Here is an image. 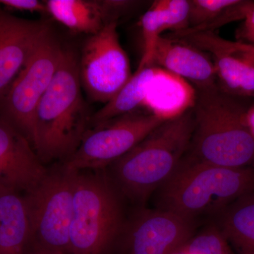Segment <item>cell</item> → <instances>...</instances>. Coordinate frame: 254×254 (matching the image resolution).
<instances>
[{
	"label": "cell",
	"instance_id": "cell-1",
	"mask_svg": "<svg viewBox=\"0 0 254 254\" xmlns=\"http://www.w3.org/2000/svg\"><path fill=\"white\" fill-rule=\"evenodd\" d=\"M195 91L194 127L185 157L225 168L252 167L254 138L247 120L250 107L242 97L225 93L218 85Z\"/></svg>",
	"mask_w": 254,
	"mask_h": 254
},
{
	"label": "cell",
	"instance_id": "cell-2",
	"mask_svg": "<svg viewBox=\"0 0 254 254\" xmlns=\"http://www.w3.org/2000/svg\"><path fill=\"white\" fill-rule=\"evenodd\" d=\"M193 110L164 122L105 169L123 199L142 205L170 178L190 147Z\"/></svg>",
	"mask_w": 254,
	"mask_h": 254
},
{
	"label": "cell",
	"instance_id": "cell-3",
	"mask_svg": "<svg viewBox=\"0 0 254 254\" xmlns=\"http://www.w3.org/2000/svg\"><path fill=\"white\" fill-rule=\"evenodd\" d=\"M79 66L64 50L59 68L38 105L33 148L42 163H63L77 150L91 117L81 91Z\"/></svg>",
	"mask_w": 254,
	"mask_h": 254
},
{
	"label": "cell",
	"instance_id": "cell-4",
	"mask_svg": "<svg viewBox=\"0 0 254 254\" xmlns=\"http://www.w3.org/2000/svg\"><path fill=\"white\" fill-rule=\"evenodd\" d=\"M254 192V168H231L184 157L173 176L156 193V208L195 221L218 216L234 201Z\"/></svg>",
	"mask_w": 254,
	"mask_h": 254
},
{
	"label": "cell",
	"instance_id": "cell-5",
	"mask_svg": "<svg viewBox=\"0 0 254 254\" xmlns=\"http://www.w3.org/2000/svg\"><path fill=\"white\" fill-rule=\"evenodd\" d=\"M124 199L105 170L78 172L70 226V254H108L127 218Z\"/></svg>",
	"mask_w": 254,
	"mask_h": 254
},
{
	"label": "cell",
	"instance_id": "cell-6",
	"mask_svg": "<svg viewBox=\"0 0 254 254\" xmlns=\"http://www.w3.org/2000/svg\"><path fill=\"white\" fill-rule=\"evenodd\" d=\"M78 172L61 163L48 169L46 176L25 193L31 223V244L51 254H70V226Z\"/></svg>",
	"mask_w": 254,
	"mask_h": 254
},
{
	"label": "cell",
	"instance_id": "cell-7",
	"mask_svg": "<svg viewBox=\"0 0 254 254\" xmlns=\"http://www.w3.org/2000/svg\"><path fill=\"white\" fill-rule=\"evenodd\" d=\"M63 52L49 31L0 102V117L33 147L36 109L59 68Z\"/></svg>",
	"mask_w": 254,
	"mask_h": 254
},
{
	"label": "cell",
	"instance_id": "cell-8",
	"mask_svg": "<svg viewBox=\"0 0 254 254\" xmlns=\"http://www.w3.org/2000/svg\"><path fill=\"white\" fill-rule=\"evenodd\" d=\"M164 122L149 113L135 111L93 127L87 130L77 150L61 163L76 172L105 170Z\"/></svg>",
	"mask_w": 254,
	"mask_h": 254
},
{
	"label": "cell",
	"instance_id": "cell-9",
	"mask_svg": "<svg viewBox=\"0 0 254 254\" xmlns=\"http://www.w3.org/2000/svg\"><path fill=\"white\" fill-rule=\"evenodd\" d=\"M117 28L118 22L114 21L90 36L78 64L82 88L90 99L105 104L132 76L129 60L120 44Z\"/></svg>",
	"mask_w": 254,
	"mask_h": 254
},
{
	"label": "cell",
	"instance_id": "cell-10",
	"mask_svg": "<svg viewBox=\"0 0 254 254\" xmlns=\"http://www.w3.org/2000/svg\"><path fill=\"white\" fill-rule=\"evenodd\" d=\"M195 226L177 214L141 206L127 218L120 241L127 254H172L193 236Z\"/></svg>",
	"mask_w": 254,
	"mask_h": 254
},
{
	"label": "cell",
	"instance_id": "cell-11",
	"mask_svg": "<svg viewBox=\"0 0 254 254\" xmlns=\"http://www.w3.org/2000/svg\"><path fill=\"white\" fill-rule=\"evenodd\" d=\"M49 31L46 23L16 17L0 6V102Z\"/></svg>",
	"mask_w": 254,
	"mask_h": 254
},
{
	"label": "cell",
	"instance_id": "cell-12",
	"mask_svg": "<svg viewBox=\"0 0 254 254\" xmlns=\"http://www.w3.org/2000/svg\"><path fill=\"white\" fill-rule=\"evenodd\" d=\"M47 172L27 138L0 117V187L25 194Z\"/></svg>",
	"mask_w": 254,
	"mask_h": 254
},
{
	"label": "cell",
	"instance_id": "cell-13",
	"mask_svg": "<svg viewBox=\"0 0 254 254\" xmlns=\"http://www.w3.org/2000/svg\"><path fill=\"white\" fill-rule=\"evenodd\" d=\"M154 64L186 80L195 90L218 86L213 60L198 48L182 40L160 37L153 55Z\"/></svg>",
	"mask_w": 254,
	"mask_h": 254
},
{
	"label": "cell",
	"instance_id": "cell-14",
	"mask_svg": "<svg viewBox=\"0 0 254 254\" xmlns=\"http://www.w3.org/2000/svg\"><path fill=\"white\" fill-rule=\"evenodd\" d=\"M195 96L194 87L186 80L157 67L141 107L155 118L168 121L191 110Z\"/></svg>",
	"mask_w": 254,
	"mask_h": 254
},
{
	"label": "cell",
	"instance_id": "cell-15",
	"mask_svg": "<svg viewBox=\"0 0 254 254\" xmlns=\"http://www.w3.org/2000/svg\"><path fill=\"white\" fill-rule=\"evenodd\" d=\"M48 14L68 29L90 36L115 19L112 0H48Z\"/></svg>",
	"mask_w": 254,
	"mask_h": 254
},
{
	"label": "cell",
	"instance_id": "cell-16",
	"mask_svg": "<svg viewBox=\"0 0 254 254\" xmlns=\"http://www.w3.org/2000/svg\"><path fill=\"white\" fill-rule=\"evenodd\" d=\"M31 242L24 194L0 187V254H26Z\"/></svg>",
	"mask_w": 254,
	"mask_h": 254
},
{
	"label": "cell",
	"instance_id": "cell-17",
	"mask_svg": "<svg viewBox=\"0 0 254 254\" xmlns=\"http://www.w3.org/2000/svg\"><path fill=\"white\" fill-rule=\"evenodd\" d=\"M217 218L216 226L237 254H254V192L234 201Z\"/></svg>",
	"mask_w": 254,
	"mask_h": 254
},
{
	"label": "cell",
	"instance_id": "cell-18",
	"mask_svg": "<svg viewBox=\"0 0 254 254\" xmlns=\"http://www.w3.org/2000/svg\"><path fill=\"white\" fill-rule=\"evenodd\" d=\"M156 68L157 66H151L136 69L123 88L91 117L90 124L92 126L95 127L113 119L133 113L141 107Z\"/></svg>",
	"mask_w": 254,
	"mask_h": 254
},
{
	"label": "cell",
	"instance_id": "cell-19",
	"mask_svg": "<svg viewBox=\"0 0 254 254\" xmlns=\"http://www.w3.org/2000/svg\"><path fill=\"white\" fill-rule=\"evenodd\" d=\"M240 0H192L190 1V28L180 33L209 31L229 8Z\"/></svg>",
	"mask_w": 254,
	"mask_h": 254
},
{
	"label": "cell",
	"instance_id": "cell-20",
	"mask_svg": "<svg viewBox=\"0 0 254 254\" xmlns=\"http://www.w3.org/2000/svg\"><path fill=\"white\" fill-rule=\"evenodd\" d=\"M143 40V53L137 69L153 66L155 47L161 33L165 31V17L156 1L142 16L141 20Z\"/></svg>",
	"mask_w": 254,
	"mask_h": 254
},
{
	"label": "cell",
	"instance_id": "cell-21",
	"mask_svg": "<svg viewBox=\"0 0 254 254\" xmlns=\"http://www.w3.org/2000/svg\"><path fill=\"white\" fill-rule=\"evenodd\" d=\"M185 248L190 254H232L216 225L207 227L193 235Z\"/></svg>",
	"mask_w": 254,
	"mask_h": 254
},
{
	"label": "cell",
	"instance_id": "cell-22",
	"mask_svg": "<svg viewBox=\"0 0 254 254\" xmlns=\"http://www.w3.org/2000/svg\"><path fill=\"white\" fill-rule=\"evenodd\" d=\"M165 17V31L180 33L190 28V1L157 0Z\"/></svg>",
	"mask_w": 254,
	"mask_h": 254
},
{
	"label": "cell",
	"instance_id": "cell-23",
	"mask_svg": "<svg viewBox=\"0 0 254 254\" xmlns=\"http://www.w3.org/2000/svg\"><path fill=\"white\" fill-rule=\"evenodd\" d=\"M254 95V46L247 50L245 55V66L241 77L239 96Z\"/></svg>",
	"mask_w": 254,
	"mask_h": 254
},
{
	"label": "cell",
	"instance_id": "cell-24",
	"mask_svg": "<svg viewBox=\"0 0 254 254\" xmlns=\"http://www.w3.org/2000/svg\"><path fill=\"white\" fill-rule=\"evenodd\" d=\"M0 6L6 11L48 14L46 1L38 0H0Z\"/></svg>",
	"mask_w": 254,
	"mask_h": 254
},
{
	"label": "cell",
	"instance_id": "cell-25",
	"mask_svg": "<svg viewBox=\"0 0 254 254\" xmlns=\"http://www.w3.org/2000/svg\"><path fill=\"white\" fill-rule=\"evenodd\" d=\"M236 36L239 41L254 46V2L237 30Z\"/></svg>",
	"mask_w": 254,
	"mask_h": 254
},
{
	"label": "cell",
	"instance_id": "cell-26",
	"mask_svg": "<svg viewBox=\"0 0 254 254\" xmlns=\"http://www.w3.org/2000/svg\"><path fill=\"white\" fill-rule=\"evenodd\" d=\"M247 120L251 133L253 135L254 138V105L250 107V110L247 113Z\"/></svg>",
	"mask_w": 254,
	"mask_h": 254
},
{
	"label": "cell",
	"instance_id": "cell-27",
	"mask_svg": "<svg viewBox=\"0 0 254 254\" xmlns=\"http://www.w3.org/2000/svg\"><path fill=\"white\" fill-rule=\"evenodd\" d=\"M26 254H51L48 251L43 250V248L40 247L39 246L35 245V244H31L28 247Z\"/></svg>",
	"mask_w": 254,
	"mask_h": 254
},
{
	"label": "cell",
	"instance_id": "cell-28",
	"mask_svg": "<svg viewBox=\"0 0 254 254\" xmlns=\"http://www.w3.org/2000/svg\"><path fill=\"white\" fill-rule=\"evenodd\" d=\"M172 254H190L187 252V251L185 250V246L182 248L179 249L177 251H175V252H173Z\"/></svg>",
	"mask_w": 254,
	"mask_h": 254
}]
</instances>
